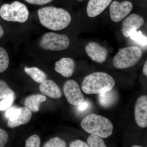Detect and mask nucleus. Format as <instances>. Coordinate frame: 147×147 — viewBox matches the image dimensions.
Returning <instances> with one entry per match:
<instances>
[{
    "mask_svg": "<svg viewBox=\"0 0 147 147\" xmlns=\"http://www.w3.org/2000/svg\"><path fill=\"white\" fill-rule=\"evenodd\" d=\"M70 147H89L88 145L86 142L82 140H76L71 142L69 144Z\"/></svg>",
    "mask_w": 147,
    "mask_h": 147,
    "instance_id": "nucleus-29",
    "label": "nucleus"
},
{
    "mask_svg": "<svg viewBox=\"0 0 147 147\" xmlns=\"http://www.w3.org/2000/svg\"><path fill=\"white\" fill-rule=\"evenodd\" d=\"M39 90L42 94L51 98L58 99L62 96L60 89L52 80L46 79L40 83Z\"/></svg>",
    "mask_w": 147,
    "mask_h": 147,
    "instance_id": "nucleus-13",
    "label": "nucleus"
},
{
    "mask_svg": "<svg viewBox=\"0 0 147 147\" xmlns=\"http://www.w3.org/2000/svg\"><path fill=\"white\" fill-rule=\"evenodd\" d=\"M63 90L67 100L71 105L77 106L84 101V95L79 84L75 81H67L64 85Z\"/></svg>",
    "mask_w": 147,
    "mask_h": 147,
    "instance_id": "nucleus-7",
    "label": "nucleus"
},
{
    "mask_svg": "<svg viewBox=\"0 0 147 147\" xmlns=\"http://www.w3.org/2000/svg\"><path fill=\"white\" fill-rule=\"evenodd\" d=\"M98 101L99 104L102 107L107 108L110 107L114 103L116 99V94L112 90L109 91L98 94Z\"/></svg>",
    "mask_w": 147,
    "mask_h": 147,
    "instance_id": "nucleus-17",
    "label": "nucleus"
},
{
    "mask_svg": "<svg viewBox=\"0 0 147 147\" xmlns=\"http://www.w3.org/2000/svg\"><path fill=\"white\" fill-rule=\"evenodd\" d=\"M25 1L32 5H43L51 2L53 0H24Z\"/></svg>",
    "mask_w": 147,
    "mask_h": 147,
    "instance_id": "nucleus-28",
    "label": "nucleus"
},
{
    "mask_svg": "<svg viewBox=\"0 0 147 147\" xmlns=\"http://www.w3.org/2000/svg\"><path fill=\"white\" fill-rule=\"evenodd\" d=\"M144 24V18L136 13H132L124 20L122 32L124 36L129 37L132 33L137 31Z\"/></svg>",
    "mask_w": 147,
    "mask_h": 147,
    "instance_id": "nucleus-9",
    "label": "nucleus"
},
{
    "mask_svg": "<svg viewBox=\"0 0 147 147\" xmlns=\"http://www.w3.org/2000/svg\"><path fill=\"white\" fill-rule=\"evenodd\" d=\"M90 103L88 100H84L80 105H78V109L79 111L81 112H84L87 111L90 108Z\"/></svg>",
    "mask_w": 147,
    "mask_h": 147,
    "instance_id": "nucleus-30",
    "label": "nucleus"
},
{
    "mask_svg": "<svg viewBox=\"0 0 147 147\" xmlns=\"http://www.w3.org/2000/svg\"><path fill=\"white\" fill-rule=\"evenodd\" d=\"M9 65L8 53L5 49L0 47V73H2L7 69Z\"/></svg>",
    "mask_w": 147,
    "mask_h": 147,
    "instance_id": "nucleus-19",
    "label": "nucleus"
},
{
    "mask_svg": "<svg viewBox=\"0 0 147 147\" xmlns=\"http://www.w3.org/2000/svg\"><path fill=\"white\" fill-rule=\"evenodd\" d=\"M40 146V138L36 134L32 135L26 142V147H39Z\"/></svg>",
    "mask_w": 147,
    "mask_h": 147,
    "instance_id": "nucleus-24",
    "label": "nucleus"
},
{
    "mask_svg": "<svg viewBox=\"0 0 147 147\" xmlns=\"http://www.w3.org/2000/svg\"><path fill=\"white\" fill-rule=\"evenodd\" d=\"M112 0H89L87 7V13L93 18L100 15L110 4Z\"/></svg>",
    "mask_w": 147,
    "mask_h": 147,
    "instance_id": "nucleus-14",
    "label": "nucleus"
},
{
    "mask_svg": "<svg viewBox=\"0 0 147 147\" xmlns=\"http://www.w3.org/2000/svg\"><path fill=\"white\" fill-rule=\"evenodd\" d=\"M67 144L65 142L59 137L52 138L44 144V147H65Z\"/></svg>",
    "mask_w": 147,
    "mask_h": 147,
    "instance_id": "nucleus-22",
    "label": "nucleus"
},
{
    "mask_svg": "<svg viewBox=\"0 0 147 147\" xmlns=\"http://www.w3.org/2000/svg\"><path fill=\"white\" fill-rule=\"evenodd\" d=\"M85 50L92 60L98 63L105 62L108 57L107 49L97 42L93 41L89 42L86 46Z\"/></svg>",
    "mask_w": 147,
    "mask_h": 147,
    "instance_id": "nucleus-11",
    "label": "nucleus"
},
{
    "mask_svg": "<svg viewBox=\"0 0 147 147\" xmlns=\"http://www.w3.org/2000/svg\"><path fill=\"white\" fill-rule=\"evenodd\" d=\"M5 117L11 120L16 118L20 113V108H16L14 107H10L7 109Z\"/></svg>",
    "mask_w": 147,
    "mask_h": 147,
    "instance_id": "nucleus-25",
    "label": "nucleus"
},
{
    "mask_svg": "<svg viewBox=\"0 0 147 147\" xmlns=\"http://www.w3.org/2000/svg\"><path fill=\"white\" fill-rule=\"evenodd\" d=\"M143 73L145 76H147V61H146V62L144 65V67L143 69Z\"/></svg>",
    "mask_w": 147,
    "mask_h": 147,
    "instance_id": "nucleus-31",
    "label": "nucleus"
},
{
    "mask_svg": "<svg viewBox=\"0 0 147 147\" xmlns=\"http://www.w3.org/2000/svg\"><path fill=\"white\" fill-rule=\"evenodd\" d=\"M78 1H84V0H78Z\"/></svg>",
    "mask_w": 147,
    "mask_h": 147,
    "instance_id": "nucleus-34",
    "label": "nucleus"
},
{
    "mask_svg": "<svg viewBox=\"0 0 147 147\" xmlns=\"http://www.w3.org/2000/svg\"><path fill=\"white\" fill-rule=\"evenodd\" d=\"M81 125L86 132L102 138H108L113 134V123L108 119L96 114L86 117L81 122Z\"/></svg>",
    "mask_w": 147,
    "mask_h": 147,
    "instance_id": "nucleus-3",
    "label": "nucleus"
},
{
    "mask_svg": "<svg viewBox=\"0 0 147 147\" xmlns=\"http://www.w3.org/2000/svg\"><path fill=\"white\" fill-rule=\"evenodd\" d=\"M132 147H142V146H138V145H134L132 146Z\"/></svg>",
    "mask_w": 147,
    "mask_h": 147,
    "instance_id": "nucleus-33",
    "label": "nucleus"
},
{
    "mask_svg": "<svg viewBox=\"0 0 147 147\" xmlns=\"http://www.w3.org/2000/svg\"><path fill=\"white\" fill-rule=\"evenodd\" d=\"M46 100V97L43 95H32L26 98L24 105L31 112H37L39 110L40 104Z\"/></svg>",
    "mask_w": 147,
    "mask_h": 147,
    "instance_id": "nucleus-16",
    "label": "nucleus"
},
{
    "mask_svg": "<svg viewBox=\"0 0 147 147\" xmlns=\"http://www.w3.org/2000/svg\"><path fill=\"white\" fill-rule=\"evenodd\" d=\"M115 84V80L108 74L96 72L84 78L82 89L87 94H98L113 90Z\"/></svg>",
    "mask_w": 147,
    "mask_h": 147,
    "instance_id": "nucleus-2",
    "label": "nucleus"
},
{
    "mask_svg": "<svg viewBox=\"0 0 147 147\" xmlns=\"http://www.w3.org/2000/svg\"><path fill=\"white\" fill-rule=\"evenodd\" d=\"M24 71L33 80L38 83H41L47 79L45 72L36 67H25Z\"/></svg>",
    "mask_w": 147,
    "mask_h": 147,
    "instance_id": "nucleus-18",
    "label": "nucleus"
},
{
    "mask_svg": "<svg viewBox=\"0 0 147 147\" xmlns=\"http://www.w3.org/2000/svg\"><path fill=\"white\" fill-rule=\"evenodd\" d=\"M55 70L66 78L71 77L75 68V62L71 58H63L55 63Z\"/></svg>",
    "mask_w": 147,
    "mask_h": 147,
    "instance_id": "nucleus-12",
    "label": "nucleus"
},
{
    "mask_svg": "<svg viewBox=\"0 0 147 147\" xmlns=\"http://www.w3.org/2000/svg\"><path fill=\"white\" fill-rule=\"evenodd\" d=\"M14 92L4 81L0 80V100L14 96Z\"/></svg>",
    "mask_w": 147,
    "mask_h": 147,
    "instance_id": "nucleus-20",
    "label": "nucleus"
},
{
    "mask_svg": "<svg viewBox=\"0 0 147 147\" xmlns=\"http://www.w3.org/2000/svg\"><path fill=\"white\" fill-rule=\"evenodd\" d=\"M39 45L44 50L61 51L67 49L69 45V40L65 34L54 32L45 33L40 38Z\"/></svg>",
    "mask_w": 147,
    "mask_h": 147,
    "instance_id": "nucleus-6",
    "label": "nucleus"
},
{
    "mask_svg": "<svg viewBox=\"0 0 147 147\" xmlns=\"http://www.w3.org/2000/svg\"><path fill=\"white\" fill-rule=\"evenodd\" d=\"M129 37L132 40L142 45H147V37L142 34L141 31H135L132 33Z\"/></svg>",
    "mask_w": 147,
    "mask_h": 147,
    "instance_id": "nucleus-23",
    "label": "nucleus"
},
{
    "mask_svg": "<svg viewBox=\"0 0 147 147\" xmlns=\"http://www.w3.org/2000/svg\"><path fill=\"white\" fill-rule=\"evenodd\" d=\"M29 11L26 6L18 1L4 4L0 8V16L5 21L24 23L28 18Z\"/></svg>",
    "mask_w": 147,
    "mask_h": 147,
    "instance_id": "nucleus-5",
    "label": "nucleus"
},
{
    "mask_svg": "<svg viewBox=\"0 0 147 147\" xmlns=\"http://www.w3.org/2000/svg\"><path fill=\"white\" fill-rule=\"evenodd\" d=\"M4 34V31L2 27L0 25V38L2 37L3 36Z\"/></svg>",
    "mask_w": 147,
    "mask_h": 147,
    "instance_id": "nucleus-32",
    "label": "nucleus"
},
{
    "mask_svg": "<svg viewBox=\"0 0 147 147\" xmlns=\"http://www.w3.org/2000/svg\"><path fill=\"white\" fill-rule=\"evenodd\" d=\"M38 15L40 24L43 26L54 31L65 28L70 24L71 17L67 11L54 6L39 9Z\"/></svg>",
    "mask_w": 147,
    "mask_h": 147,
    "instance_id": "nucleus-1",
    "label": "nucleus"
},
{
    "mask_svg": "<svg viewBox=\"0 0 147 147\" xmlns=\"http://www.w3.org/2000/svg\"><path fill=\"white\" fill-rule=\"evenodd\" d=\"M135 120L138 126L142 128L147 127V96L143 95L137 99L134 110Z\"/></svg>",
    "mask_w": 147,
    "mask_h": 147,
    "instance_id": "nucleus-10",
    "label": "nucleus"
},
{
    "mask_svg": "<svg viewBox=\"0 0 147 147\" xmlns=\"http://www.w3.org/2000/svg\"><path fill=\"white\" fill-rule=\"evenodd\" d=\"M87 144L90 147H106L105 142L101 137L91 134L87 139Z\"/></svg>",
    "mask_w": 147,
    "mask_h": 147,
    "instance_id": "nucleus-21",
    "label": "nucleus"
},
{
    "mask_svg": "<svg viewBox=\"0 0 147 147\" xmlns=\"http://www.w3.org/2000/svg\"><path fill=\"white\" fill-rule=\"evenodd\" d=\"M14 100V96L2 99L0 101V111H4L9 108L12 105Z\"/></svg>",
    "mask_w": 147,
    "mask_h": 147,
    "instance_id": "nucleus-26",
    "label": "nucleus"
},
{
    "mask_svg": "<svg viewBox=\"0 0 147 147\" xmlns=\"http://www.w3.org/2000/svg\"><path fill=\"white\" fill-rule=\"evenodd\" d=\"M143 52L139 47L130 46L119 49L113 60V65L117 68H128L136 65L141 59Z\"/></svg>",
    "mask_w": 147,
    "mask_h": 147,
    "instance_id": "nucleus-4",
    "label": "nucleus"
},
{
    "mask_svg": "<svg viewBox=\"0 0 147 147\" xmlns=\"http://www.w3.org/2000/svg\"><path fill=\"white\" fill-rule=\"evenodd\" d=\"M8 134L5 130L0 128V147H4L7 143Z\"/></svg>",
    "mask_w": 147,
    "mask_h": 147,
    "instance_id": "nucleus-27",
    "label": "nucleus"
},
{
    "mask_svg": "<svg viewBox=\"0 0 147 147\" xmlns=\"http://www.w3.org/2000/svg\"><path fill=\"white\" fill-rule=\"evenodd\" d=\"M133 7V4L129 1H124L122 2L114 1L110 7L111 20L117 23L120 22L130 13Z\"/></svg>",
    "mask_w": 147,
    "mask_h": 147,
    "instance_id": "nucleus-8",
    "label": "nucleus"
},
{
    "mask_svg": "<svg viewBox=\"0 0 147 147\" xmlns=\"http://www.w3.org/2000/svg\"><path fill=\"white\" fill-rule=\"evenodd\" d=\"M20 113L16 118L9 119L7 125L9 127L13 128L28 123L32 117L31 111L26 107L19 108Z\"/></svg>",
    "mask_w": 147,
    "mask_h": 147,
    "instance_id": "nucleus-15",
    "label": "nucleus"
}]
</instances>
